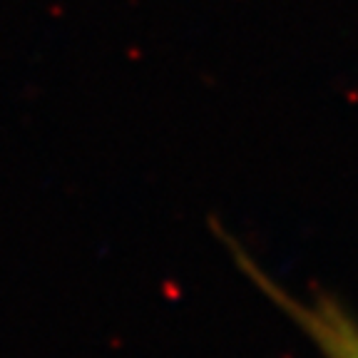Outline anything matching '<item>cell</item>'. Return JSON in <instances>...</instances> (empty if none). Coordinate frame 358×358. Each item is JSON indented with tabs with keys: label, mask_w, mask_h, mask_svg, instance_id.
<instances>
[{
	"label": "cell",
	"mask_w": 358,
	"mask_h": 358,
	"mask_svg": "<svg viewBox=\"0 0 358 358\" xmlns=\"http://www.w3.org/2000/svg\"><path fill=\"white\" fill-rule=\"evenodd\" d=\"M271 294L281 299L291 316L306 329V334L319 343L321 351L329 358H358V326L341 308H336L326 299L303 303L276 289H271Z\"/></svg>",
	"instance_id": "6da1fadb"
}]
</instances>
